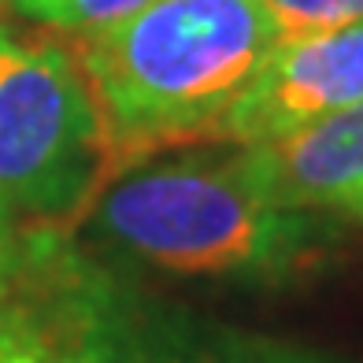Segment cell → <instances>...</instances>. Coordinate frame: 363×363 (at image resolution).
Listing matches in <instances>:
<instances>
[{
	"instance_id": "obj_1",
	"label": "cell",
	"mask_w": 363,
	"mask_h": 363,
	"mask_svg": "<svg viewBox=\"0 0 363 363\" xmlns=\"http://www.w3.org/2000/svg\"><path fill=\"white\" fill-rule=\"evenodd\" d=\"M67 45L123 174L171 148L223 141L226 115L278 45V30L263 0H148Z\"/></svg>"
},
{
	"instance_id": "obj_2",
	"label": "cell",
	"mask_w": 363,
	"mask_h": 363,
	"mask_svg": "<svg viewBox=\"0 0 363 363\" xmlns=\"http://www.w3.org/2000/svg\"><path fill=\"white\" fill-rule=\"evenodd\" d=\"M86 219L115 249L171 274L278 282L326 249L315 211L271 204L238 152L145 160L108 182Z\"/></svg>"
},
{
	"instance_id": "obj_3",
	"label": "cell",
	"mask_w": 363,
	"mask_h": 363,
	"mask_svg": "<svg viewBox=\"0 0 363 363\" xmlns=\"http://www.w3.org/2000/svg\"><path fill=\"white\" fill-rule=\"evenodd\" d=\"M115 178L104 123L67 38L0 26V201L34 226L67 230Z\"/></svg>"
},
{
	"instance_id": "obj_4",
	"label": "cell",
	"mask_w": 363,
	"mask_h": 363,
	"mask_svg": "<svg viewBox=\"0 0 363 363\" xmlns=\"http://www.w3.org/2000/svg\"><path fill=\"white\" fill-rule=\"evenodd\" d=\"M363 101V23L278 41L230 108L223 141L263 145Z\"/></svg>"
},
{
	"instance_id": "obj_5",
	"label": "cell",
	"mask_w": 363,
	"mask_h": 363,
	"mask_svg": "<svg viewBox=\"0 0 363 363\" xmlns=\"http://www.w3.org/2000/svg\"><path fill=\"white\" fill-rule=\"evenodd\" d=\"M238 160L271 204L363 223V101L278 141L245 145Z\"/></svg>"
},
{
	"instance_id": "obj_6",
	"label": "cell",
	"mask_w": 363,
	"mask_h": 363,
	"mask_svg": "<svg viewBox=\"0 0 363 363\" xmlns=\"http://www.w3.org/2000/svg\"><path fill=\"white\" fill-rule=\"evenodd\" d=\"M274 19L278 41L334 34L363 23V0H263Z\"/></svg>"
},
{
	"instance_id": "obj_7",
	"label": "cell",
	"mask_w": 363,
	"mask_h": 363,
	"mask_svg": "<svg viewBox=\"0 0 363 363\" xmlns=\"http://www.w3.org/2000/svg\"><path fill=\"white\" fill-rule=\"evenodd\" d=\"M8 4H15L26 19L56 26L63 34H86V30L126 19L148 0H8Z\"/></svg>"
},
{
	"instance_id": "obj_8",
	"label": "cell",
	"mask_w": 363,
	"mask_h": 363,
	"mask_svg": "<svg viewBox=\"0 0 363 363\" xmlns=\"http://www.w3.org/2000/svg\"><path fill=\"white\" fill-rule=\"evenodd\" d=\"M19 263V249H15V216L8 211V204L0 201V296H4L11 271Z\"/></svg>"
},
{
	"instance_id": "obj_9",
	"label": "cell",
	"mask_w": 363,
	"mask_h": 363,
	"mask_svg": "<svg viewBox=\"0 0 363 363\" xmlns=\"http://www.w3.org/2000/svg\"><path fill=\"white\" fill-rule=\"evenodd\" d=\"M0 363H41V359H38L34 352L19 349V345H8L4 330H0Z\"/></svg>"
},
{
	"instance_id": "obj_10",
	"label": "cell",
	"mask_w": 363,
	"mask_h": 363,
	"mask_svg": "<svg viewBox=\"0 0 363 363\" xmlns=\"http://www.w3.org/2000/svg\"><path fill=\"white\" fill-rule=\"evenodd\" d=\"M4 4H8V0H0V8H4Z\"/></svg>"
}]
</instances>
